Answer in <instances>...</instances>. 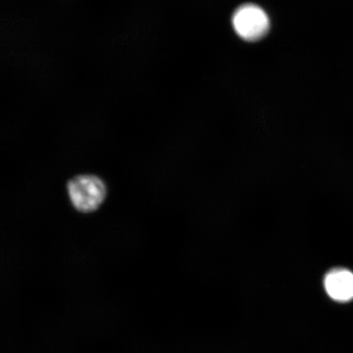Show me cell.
Here are the masks:
<instances>
[{
  "label": "cell",
  "instance_id": "cell-3",
  "mask_svg": "<svg viewBox=\"0 0 353 353\" xmlns=\"http://www.w3.org/2000/svg\"><path fill=\"white\" fill-rule=\"evenodd\" d=\"M324 286L335 301H350L353 299V273L346 269H335L325 276Z\"/></svg>",
  "mask_w": 353,
  "mask_h": 353
},
{
  "label": "cell",
  "instance_id": "cell-2",
  "mask_svg": "<svg viewBox=\"0 0 353 353\" xmlns=\"http://www.w3.org/2000/svg\"><path fill=\"white\" fill-rule=\"evenodd\" d=\"M232 24L236 33L248 41H258L267 34L269 19L261 8L245 4L234 13Z\"/></svg>",
  "mask_w": 353,
  "mask_h": 353
},
{
  "label": "cell",
  "instance_id": "cell-1",
  "mask_svg": "<svg viewBox=\"0 0 353 353\" xmlns=\"http://www.w3.org/2000/svg\"><path fill=\"white\" fill-rule=\"evenodd\" d=\"M66 192L74 210L82 214L98 211L108 195L105 180L92 174L72 176L66 183Z\"/></svg>",
  "mask_w": 353,
  "mask_h": 353
}]
</instances>
